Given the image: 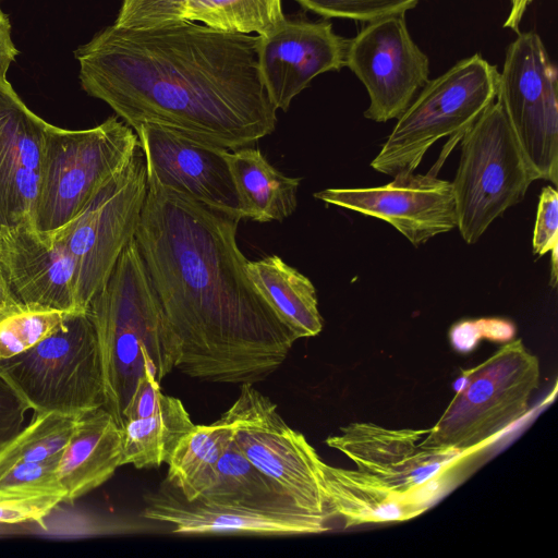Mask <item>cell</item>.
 Listing matches in <instances>:
<instances>
[{
    "mask_svg": "<svg viewBox=\"0 0 558 558\" xmlns=\"http://www.w3.org/2000/svg\"><path fill=\"white\" fill-rule=\"evenodd\" d=\"M244 219L283 221L298 205L300 178L288 177L269 163L258 148L226 150Z\"/></svg>",
    "mask_w": 558,
    "mask_h": 558,
    "instance_id": "603a6c76",
    "label": "cell"
},
{
    "mask_svg": "<svg viewBox=\"0 0 558 558\" xmlns=\"http://www.w3.org/2000/svg\"><path fill=\"white\" fill-rule=\"evenodd\" d=\"M63 502L62 496L0 499V524L36 523L45 526V520Z\"/></svg>",
    "mask_w": 558,
    "mask_h": 558,
    "instance_id": "836d02e7",
    "label": "cell"
},
{
    "mask_svg": "<svg viewBox=\"0 0 558 558\" xmlns=\"http://www.w3.org/2000/svg\"><path fill=\"white\" fill-rule=\"evenodd\" d=\"M71 313L17 302L0 305V361L52 335Z\"/></svg>",
    "mask_w": 558,
    "mask_h": 558,
    "instance_id": "f1b7e54d",
    "label": "cell"
},
{
    "mask_svg": "<svg viewBox=\"0 0 558 558\" xmlns=\"http://www.w3.org/2000/svg\"><path fill=\"white\" fill-rule=\"evenodd\" d=\"M532 1L533 0H511L510 12L504 23V27L518 32L523 14Z\"/></svg>",
    "mask_w": 558,
    "mask_h": 558,
    "instance_id": "ab89813d",
    "label": "cell"
},
{
    "mask_svg": "<svg viewBox=\"0 0 558 558\" xmlns=\"http://www.w3.org/2000/svg\"><path fill=\"white\" fill-rule=\"evenodd\" d=\"M347 43L328 21L287 19L274 34L259 36L258 72L275 108L287 111L317 75L341 70Z\"/></svg>",
    "mask_w": 558,
    "mask_h": 558,
    "instance_id": "e0dca14e",
    "label": "cell"
},
{
    "mask_svg": "<svg viewBox=\"0 0 558 558\" xmlns=\"http://www.w3.org/2000/svg\"><path fill=\"white\" fill-rule=\"evenodd\" d=\"M452 184L458 229L476 243L508 208L520 203L536 179L498 101L463 135Z\"/></svg>",
    "mask_w": 558,
    "mask_h": 558,
    "instance_id": "ba28073f",
    "label": "cell"
},
{
    "mask_svg": "<svg viewBox=\"0 0 558 558\" xmlns=\"http://www.w3.org/2000/svg\"><path fill=\"white\" fill-rule=\"evenodd\" d=\"M194 426L181 400L165 395L154 414L125 421L121 426V465L145 469L167 463L177 445Z\"/></svg>",
    "mask_w": 558,
    "mask_h": 558,
    "instance_id": "d4e9b609",
    "label": "cell"
},
{
    "mask_svg": "<svg viewBox=\"0 0 558 558\" xmlns=\"http://www.w3.org/2000/svg\"><path fill=\"white\" fill-rule=\"evenodd\" d=\"M101 363L105 405L121 428L138 379L158 383L177 368L181 348L163 316L135 238L87 308Z\"/></svg>",
    "mask_w": 558,
    "mask_h": 558,
    "instance_id": "3957f363",
    "label": "cell"
},
{
    "mask_svg": "<svg viewBox=\"0 0 558 558\" xmlns=\"http://www.w3.org/2000/svg\"><path fill=\"white\" fill-rule=\"evenodd\" d=\"M314 197L384 220L416 247L458 227L452 184L433 171L400 172L375 187H330Z\"/></svg>",
    "mask_w": 558,
    "mask_h": 558,
    "instance_id": "5bb4252c",
    "label": "cell"
},
{
    "mask_svg": "<svg viewBox=\"0 0 558 558\" xmlns=\"http://www.w3.org/2000/svg\"><path fill=\"white\" fill-rule=\"evenodd\" d=\"M19 54L11 36V23L8 15L0 9V80L7 78L11 63Z\"/></svg>",
    "mask_w": 558,
    "mask_h": 558,
    "instance_id": "74e56055",
    "label": "cell"
},
{
    "mask_svg": "<svg viewBox=\"0 0 558 558\" xmlns=\"http://www.w3.org/2000/svg\"><path fill=\"white\" fill-rule=\"evenodd\" d=\"M9 302H13V301L10 299V296L7 292V289L4 287V283H3V280H2L1 274H0V305H3Z\"/></svg>",
    "mask_w": 558,
    "mask_h": 558,
    "instance_id": "60d3db41",
    "label": "cell"
},
{
    "mask_svg": "<svg viewBox=\"0 0 558 558\" xmlns=\"http://www.w3.org/2000/svg\"><path fill=\"white\" fill-rule=\"evenodd\" d=\"M145 519L167 523L177 534L298 535L342 527L339 519L329 515L272 513L187 501L167 481L145 496Z\"/></svg>",
    "mask_w": 558,
    "mask_h": 558,
    "instance_id": "d6986e66",
    "label": "cell"
},
{
    "mask_svg": "<svg viewBox=\"0 0 558 558\" xmlns=\"http://www.w3.org/2000/svg\"><path fill=\"white\" fill-rule=\"evenodd\" d=\"M189 0H121L113 25L144 31L186 21Z\"/></svg>",
    "mask_w": 558,
    "mask_h": 558,
    "instance_id": "1f68e13d",
    "label": "cell"
},
{
    "mask_svg": "<svg viewBox=\"0 0 558 558\" xmlns=\"http://www.w3.org/2000/svg\"><path fill=\"white\" fill-rule=\"evenodd\" d=\"M463 386L421 440V446L470 454L494 441L530 411L539 386L538 359L521 339L462 372Z\"/></svg>",
    "mask_w": 558,
    "mask_h": 558,
    "instance_id": "5b68a950",
    "label": "cell"
},
{
    "mask_svg": "<svg viewBox=\"0 0 558 558\" xmlns=\"http://www.w3.org/2000/svg\"><path fill=\"white\" fill-rule=\"evenodd\" d=\"M146 194V165L140 146L72 221L51 233L63 242L74 262L75 293L82 311H87L135 238Z\"/></svg>",
    "mask_w": 558,
    "mask_h": 558,
    "instance_id": "9c48e42d",
    "label": "cell"
},
{
    "mask_svg": "<svg viewBox=\"0 0 558 558\" xmlns=\"http://www.w3.org/2000/svg\"><path fill=\"white\" fill-rule=\"evenodd\" d=\"M0 376L34 412L78 416L104 407L98 342L87 311L72 312L52 335L1 360Z\"/></svg>",
    "mask_w": 558,
    "mask_h": 558,
    "instance_id": "52a82bcc",
    "label": "cell"
},
{
    "mask_svg": "<svg viewBox=\"0 0 558 558\" xmlns=\"http://www.w3.org/2000/svg\"><path fill=\"white\" fill-rule=\"evenodd\" d=\"M304 9L323 17L374 22L405 14L420 0H296Z\"/></svg>",
    "mask_w": 558,
    "mask_h": 558,
    "instance_id": "4dcf8cb0",
    "label": "cell"
},
{
    "mask_svg": "<svg viewBox=\"0 0 558 558\" xmlns=\"http://www.w3.org/2000/svg\"><path fill=\"white\" fill-rule=\"evenodd\" d=\"M230 440L231 430L220 420L195 425L168 460L166 481L187 501L198 499L211 485L217 463Z\"/></svg>",
    "mask_w": 558,
    "mask_h": 558,
    "instance_id": "484cf974",
    "label": "cell"
},
{
    "mask_svg": "<svg viewBox=\"0 0 558 558\" xmlns=\"http://www.w3.org/2000/svg\"><path fill=\"white\" fill-rule=\"evenodd\" d=\"M48 124L0 80V228L34 227Z\"/></svg>",
    "mask_w": 558,
    "mask_h": 558,
    "instance_id": "ac0fdd59",
    "label": "cell"
},
{
    "mask_svg": "<svg viewBox=\"0 0 558 558\" xmlns=\"http://www.w3.org/2000/svg\"><path fill=\"white\" fill-rule=\"evenodd\" d=\"M75 420L58 412H34L29 424L0 446V473L17 463L39 462L61 453Z\"/></svg>",
    "mask_w": 558,
    "mask_h": 558,
    "instance_id": "83f0119b",
    "label": "cell"
},
{
    "mask_svg": "<svg viewBox=\"0 0 558 558\" xmlns=\"http://www.w3.org/2000/svg\"><path fill=\"white\" fill-rule=\"evenodd\" d=\"M287 17L282 0H189L186 21L228 33L274 34Z\"/></svg>",
    "mask_w": 558,
    "mask_h": 558,
    "instance_id": "4316f807",
    "label": "cell"
},
{
    "mask_svg": "<svg viewBox=\"0 0 558 558\" xmlns=\"http://www.w3.org/2000/svg\"><path fill=\"white\" fill-rule=\"evenodd\" d=\"M240 220L147 182L135 241L180 343L177 368L253 385L282 365L298 338L247 274Z\"/></svg>",
    "mask_w": 558,
    "mask_h": 558,
    "instance_id": "6da1fadb",
    "label": "cell"
},
{
    "mask_svg": "<svg viewBox=\"0 0 558 558\" xmlns=\"http://www.w3.org/2000/svg\"><path fill=\"white\" fill-rule=\"evenodd\" d=\"M219 420L230 428L232 441L243 456L299 507L337 517L323 486V460L254 385H241L238 398Z\"/></svg>",
    "mask_w": 558,
    "mask_h": 558,
    "instance_id": "30bf717a",
    "label": "cell"
},
{
    "mask_svg": "<svg viewBox=\"0 0 558 558\" xmlns=\"http://www.w3.org/2000/svg\"><path fill=\"white\" fill-rule=\"evenodd\" d=\"M557 248L555 247L550 251L551 253V268H553V275H551V284H554L556 277H557Z\"/></svg>",
    "mask_w": 558,
    "mask_h": 558,
    "instance_id": "b9f144b4",
    "label": "cell"
},
{
    "mask_svg": "<svg viewBox=\"0 0 558 558\" xmlns=\"http://www.w3.org/2000/svg\"><path fill=\"white\" fill-rule=\"evenodd\" d=\"M258 39L191 21L144 31L112 24L74 54L82 88L133 130L154 124L232 150L277 124L258 72Z\"/></svg>",
    "mask_w": 558,
    "mask_h": 558,
    "instance_id": "7a4b0ae2",
    "label": "cell"
},
{
    "mask_svg": "<svg viewBox=\"0 0 558 558\" xmlns=\"http://www.w3.org/2000/svg\"><path fill=\"white\" fill-rule=\"evenodd\" d=\"M28 410L27 404L0 376V446L22 428Z\"/></svg>",
    "mask_w": 558,
    "mask_h": 558,
    "instance_id": "d590c367",
    "label": "cell"
},
{
    "mask_svg": "<svg viewBox=\"0 0 558 558\" xmlns=\"http://www.w3.org/2000/svg\"><path fill=\"white\" fill-rule=\"evenodd\" d=\"M478 324L482 331V338L492 341L508 342L514 337L515 328L507 320L478 319Z\"/></svg>",
    "mask_w": 558,
    "mask_h": 558,
    "instance_id": "f35d334b",
    "label": "cell"
},
{
    "mask_svg": "<svg viewBox=\"0 0 558 558\" xmlns=\"http://www.w3.org/2000/svg\"><path fill=\"white\" fill-rule=\"evenodd\" d=\"M196 500L217 507L335 517L313 513L299 507L277 483L243 456L232 438L217 463L211 485Z\"/></svg>",
    "mask_w": 558,
    "mask_h": 558,
    "instance_id": "7402d4cb",
    "label": "cell"
},
{
    "mask_svg": "<svg viewBox=\"0 0 558 558\" xmlns=\"http://www.w3.org/2000/svg\"><path fill=\"white\" fill-rule=\"evenodd\" d=\"M496 99L536 179L557 185V70L537 33H519L507 48Z\"/></svg>",
    "mask_w": 558,
    "mask_h": 558,
    "instance_id": "8fae6325",
    "label": "cell"
},
{
    "mask_svg": "<svg viewBox=\"0 0 558 558\" xmlns=\"http://www.w3.org/2000/svg\"><path fill=\"white\" fill-rule=\"evenodd\" d=\"M344 66L363 83L366 119H397L428 81L429 60L412 39L404 14L367 23L345 48Z\"/></svg>",
    "mask_w": 558,
    "mask_h": 558,
    "instance_id": "7c38bea8",
    "label": "cell"
},
{
    "mask_svg": "<svg viewBox=\"0 0 558 558\" xmlns=\"http://www.w3.org/2000/svg\"><path fill=\"white\" fill-rule=\"evenodd\" d=\"M481 339L482 332L478 320L461 322L452 326L450 330L451 345L459 352L473 350Z\"/></svg>",
    "mask_w": 558,
    "mask_h": 558,
    "instance_id": "8d00e7d4",
    "label": "cell"
},
{
    "mask_svg": "<svg viewBox=\"0 0 558 558\" xmlns=\"http://www.w3.org/2000/svg\"><path fill=\"white\" fill-rule=\"evenodd\" d=\"M499 71L480 53L458 61L440 76L428 80L397 118V123L372 160L387 175L414 172L426 153L447 137L432 168L437 173L452 148L496 99Z\"/></svg>",
    "mask_w": 558,
    "mask_h": 558,
    "instance_id": "277c9868",
    "label": "cell"
},
{
    "mask_svg": "<svg viewBox=\"0 0 558 558\" xmlns=\"http://www.w3.org/2000/svg\"><path fill=\"white\" fill-rule=\"evenodd\" d=\"M60 453L39 462L14 464L0 473V499L62 496L65 492L57 476Z\"/></svg>",
    "mask_w": 558,
    "mask_h": 558,
    "instance_id": "f546056e",
    "label": "cell"
},
{
    "mask_svg": "<svg viewBox=\"0 0 558 558\" xmlns=\"http://www.w3.org/2000/svg\"><path fill=\"white\" fill-rule=\"evenodd\" d=\"M0 274L14 302L84 312L75 293L74 262L54 234L31 225L0 228Z\"/></svg>",
    "mask_w": 558,
    "mask_h": 558,
    "instance_id": "2e32d148",
    "label": "cell"
},
{
    "mask_svg": "<svg viewBox=\"0 0 558 558\" xmlns=\"http://www.w3.org/2000/svg\"><path fill=\"white\" fill-rule=\"evenodd\" d=\"M246 270L298 339L314 337L322 331L316 289L307 277L278 255L248 260Z\"/></svg>",
    "mask_w": 558,
    "mask_h": 558,
    "instance_id": "cb8c5ba5",
    "label": "cell"
},
{
    "mask_svg": "<svg viewBox=\"0 0 558 558\" xmlns=\"http://www.w3.org/2000/svg\"><path fill=\"white\" fill-rule=\"evenodd\" d=\"M428 429L387 428L356 422L327 437V446L397 490L429 504L444 489L440 480L464 453L421 446Z\"/></svg>",
    "mask_w": 558,
    "mask_h": 558,
    "instance_id": "4fadbf2b",
    "label": "cell"
},
{
    "mask_svg": "<svg viewBox=\"0 0 558 558\" xmlns=\"http://www.w3.org/2000/svg\"><path fill=\"white\" fill-rule=\"evenodd\" d=\"M158 383L150 374L138 379L137 386L123 411L122 425L125 421L147 417L154 414L163 399Z\"/></svg>",
    "mask_w": 558,
    "mask_h": 558,
    "instance_id": "e575fe53",
    "label": "cell"
},
{
    "mask_svg": "<svg viewBox=\"0 0 558 558\" xmlns=\"http://www.w3.org/2000/svg\"><path fill=\"white\" fill-rule=\"evenodd\" d=\"M122 460V433L113 416L98 408L76 416L60 453L57 476L65 504H74L112 477Z\"/></svg>",
    "mask_w": 558,
    "mask_h": 558,
    "instance_id": "ffe728a7",
    "label": "cell"
},
{
    "mask_svg": "<svg viewBox=\"0 0 558 558\" xmlns=\"http://www.w3.org/2000/svg\"><path fill=\"white\" fill-rule=\"evenodd\" d=\"M134 131L145 158L147 182L244 219L225 157L227 149L154 124L143 123Z\"/></svg>",
    "mask_w": 558,
    "mask_h": 558,
    "instance_id": "9a60e30c",
    "label": "cell"
},
{
    "mask_svg": "<svg viewBox=\"0 0 558 558\" xmlns=\"http://www.w3.org/2000/svg\"><path fill=\"white\" fill-rule=\"evenodd\" d=\"M322 474L329 506L340 519L342 527L407 521L422 514L430 506L360 470L338 468L323 461Z\"/></svg>",
    "mask_w": 558,
    "mask_h": 558,
    "instance_id": "44dd1931",
    "label": "cell"
},
{
    "mask_svg": "<svg viewBox=\"0 0 558 558\" xmlns=\"http://www.w3.org/2000/svg\"><path fill=\"white\" fill-rule=\"evenodd\" d=\"M532 247L538 256L558 247V193L553 186H545L539 194Z\"/></svg>",
    "mask_w": 558,
    "mask_h": 558,
    "instance_id": "d6a6232c",
    "label": "cell"
},
{
    "mask_svg": "<svg viewBox=\"0 0 558 558\" xmlns=\"http://www.w3.org/2000/svg\"><path fill=\"white\" fill-rule=\"evenodd\" d=\"M138 147L136 132L118 117L86 130L48 124L34 228L47 234L65 227Z\"/></svg>",
    "mask_w": 558,
    "mask_h": 558,
    "instance_id": "8992f818",
    "label": "cell"
}]
</instances>
